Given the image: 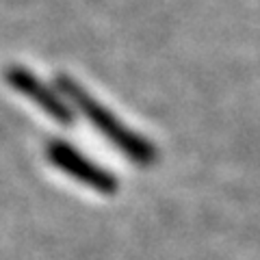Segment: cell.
<instances>
[{
  "instance_id": "obj_2",
  "label": "cell",
  "mask_w": 260,
  "mask_h": 260,
  "mask_svg": "<svg viewBox=\"0 0 260 260\" xmlns=\"http://www.w3.org/2000/svg\"><path fill=\"white\" fill-rule=\"evenodd\" d=\"M48 156H50V160L59 169H63L65 174L74 176L76 180L93 186L95 191L107 193V195L115 193V189H117L115 178H113L109 172L100 169L98 165H93L91 160H87L83 154H78L74 148H70V145H65V143L48 145Z\"/></svg>"
},
{
  "instance_id": "obj_1",
  "label": "cell",
  "mask_w": 260,
  "mask_h": 260,
  "mask_svg": "<svg viewBox=\"0 0 260 260\" xmlns=\"http://www.w3.org/2000/svg\"><path fill=\"white\" fill-rule=\"evenodd\" d=\"M59 87L63 89V93L93 121V126L100 130V133H104L119 150H124L128 154V158H133L135 162H139V165H150V162L156 160V152H154L152 145L145 139H141L139 135H135L133 130H128L111 111H107L100 102L93 100L76 80L61 76Z\"/></svg>"
},
{
  "instance_id": "obj_3",
  "label": "cell",
  "mask_w": 260,
  "mask_h": 260,
  "mask_svg": "<svg viewBox=\"0 0 260 260\" xmlns=\"http://www.w3.org/2000/svg\"><path fill=\"white\" fill-rule=\"evenodd\" d=\"M7 78H9V83L18 89V91H22L28 100L35 102L39 109L46 111L48 115L59 119L61 124H70V119H72L70 107L46 83H42L35 74H30V72L24 70V68H11L7 72Z\"/></svg>"
}]
</instances>
